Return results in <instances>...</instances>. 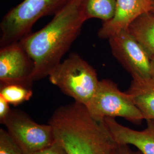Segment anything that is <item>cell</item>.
<instances>
[{
    "instance_id": "obj_1",
    "label": "cell",
    "mask_w": 154,
    "mask_h": 154,
    "mask_svg": "<svg viewBox=\"0 0 154 154\" xmlns=\"http://www.w3.org/2000/svg\"><path fill=\"white\" fill-rule=\"evenodd\" d=\"M87 20L82 0H71L44 28L19 41L34 62L33 81L48 77L62 61Z\"/></svg>"
},
{
    "instance_id": "obj_2",
    "label": "cell",
    "mask_w": 154,
    "mask_h": 154,
    "mask_svg": "<svg viewBox=\"0 0 154 154\" xmlns=\"http://www.w3.org/2000/svg\"><path fill=\"white\" fill-rule=\"evenodd\" d=\"M49 124L68 154H112L116 145L103 120L93 118L75 101L57 109Z\"/></svg>"
},
{
    "instance_id": "obj_3",
    "label": "cell",
    "mask_w": 154,
    "mask_h": 154,
    "mask_svg": "<svg viewBox=\"0 0 154 154\" xmlns=\"http://www.w3.org/2000/svg\"><path fill=\"white\" fill-rule=\"evenodd\" d=\"M48 77L61 91L85 106L93 98L100 81L96 70L76 53L61 61Z\"/></svg>"
},
{
    "instance_id": "obj_4",
    "label": "cell",
    "mask_w": 154,
    "mask_h": 154,
    "mask_svg": "<svg viewBox=\"0 0 154 154\" xmlns=\"http://www.w3.org/2000/svg\"><path fill=\"white\" fill-rule=\"evenodd\" d=\"M71 0H23L8 11L0 23V46L19 42L42 17L54 16Z\"/></svg>"
},
{
    "instance_id": "obj_5",
    "label": "cell",
    "mask_w": 154,
    "mask_h": 154,
    "mask_svg": "<svg viewBox=\"0 0 154 154\" xmlns=\"http://www.w3.org/2000/svg\"><path fill=\"white\" fill-rule=\"evenodd\" d=\"M85 106L90 115L98 121L121 117L134 124H140L144 119L131 95L121 91L109 79L99 81L93 98Z\"/></svg>"
},
{
    "instance_id": "obj_6",
    "label": "cell",
    "mask_w": 154,
    "mask_h": 154,
    "mask_svg": "<svg viewBox=\"0 0 154 154\" xmlns=\"http://www.w3.org/2000/svg\"><path fill=\"white\" fill-rule=\"evenodd\" d=\"M1 123L5 126L23 154H34L55 141L53 129L50 124L37 123L22 111L11 109Z\"/></svg>"
},
{
    "instance_id": "obj_7",
    "label": "cell",
    "mask_w": 154,
    "mask_h": 154,
    "mask_svg": "<svg viewBox=\"0 0 154 154\" xmlns=\"http://www.w3.org/2000/svg\"><path fill=\"white\" fill-rule=\"evenodd\" d=\"M109 41L112 55L132 78H151V57L127 30Z\"/></svg>"
},
{
    "instance_id": "obj_8",
    "label": "cell",
    "mask_w": 154,
    "mask_h": 154,
    "mask_svg": "<svg viewBox=\"0 0 154 154\" xmlns=\"http://www.w3.org/2000/svg\"><path fill=\"white\" fill-rule=\"evenodd\" d=\"M34 65L20 42L1 48V85L16 83L31 88Z\"/></svg>"
},
{
    "instance_id": "obj_9",
    "label": "cell",
    "mask_w": 154,
    "mask_h": 154,
    "mask_svg": "<svg viewBox=\"0 0 154 154\" xmlns=\"http://www.w3.org/2000/svg\"><path fill=\"white\" fill-rule=\"evenodd\" d=\"M151 11V0H116V11L109 21L103 22L98 35L109 39L128 30L130 25L145 13Z\"/></svg>"
},
{
    "instance_id": "obj_10",
    "label": "cell",
    "mask_w": 154,
    "mask_h": 154,
    "mask_svg": "<svg viewBox=\"0 0 154 154\" xmlns=\"http://www.w3.org/2000/svg\"><path fill=\"white\" fill-rule=\"evenodd\" d=\"M103 121L117 144L134 146L142 154H154V120H146L147 127L142 131L125 126L114 118Z\"/></svg>"
},
{
    "instance_id": "obj_11",
    "label": "cell",
    "mask_w": 154,
    "mask_h": 154,
    "mask_svg": "<svg viewBox=\"0 0 154 154\" xmlns=\"http://www.w3.org/2000/svg\"><path fill=\"white\" fill-rule=\"evenodd\" d=\"M142 114L145 120H154V79L132 78L127 91Z\"/></svg>"
},
{
    "instance_id": "obj_12",
    "label": "cell",
    "mask_w": 154,
    "mask_h": 154,
    "mask_svg": "<svg viewBox=\"0 0 154 154\" xmlns=\"http://www.w3.org/2000/svg\"><path fill=\"white\" fill-rule=\"evenodd\" d=\"M151 58L154 55V12L149 11L139 17L127 30Z\"/></svg>"
},
{
    "instance_id": "obj_13",
    "label": "cell",
    "mask_w": 154,
    "mask_h": 154,
    "mask_svg": "<svg viewBox=\"0 0 154 154\" xmlns=\"http://www.w3.org/2000/svg\"><path fill=\"white\" fill-rule=\"evenodd\" d=\"M116 0H82L83 11L88 20L98 18L106 22L115 14Z\"/></svg>"
},
{
    "instance_id": "obj_14",
    "label": "cell",
    "mask_w": 154,
    "mask_h": 154,
    "mask_svg": "<svg viewBox=\"0 0 154 154\" xmlns=\"http://www.w3.org/2000/svg\"><path fill=\"white\" fill-rule=\"evenodd\" d=\"M0 95L10 104L16 106L28 101L33 95L31 88L16 83L1 85Z\"/></svg>"
},
{
    "instance_id": "obj_15",
    "label": "cell",
    "mask_w": 154,
    "mask_h": 154,
    "mask_svg": "<svg viewBox=\"0 0 154 154\" xmlns=\"http://www.w3.org/2000/svg\"><path fill=\"white\" fill-rule=\"evenodd\" d=\"M0 154H23L8 131L0 129Z\"/></svg>"
},
{
    "instance_id": "obj_16",
    "label": "cell",
    "mask_w": 154,
    "mask_h": 154,
    "mask_svg": "<svg viewBox=\"0 0 154 154\" xmlns=\"http://www.w3.org/2000/svg\"><path fill=\"white\" fill-rule=\"evenodd\" d=\"M33 154H68L65 148L55 140L49 146Z\"/></svg>"
},
{
    "instance_id": "obj_17",
    "label": "cell",
    "mask_w": 154,
    "mask_h": 154,
    "mask_svg": "<svg viewBox=\"0 0 154 154\" xmlns=\"http://www.w3.org/2000/svg\"><path fill=\"white\" fill-rule=\"evenodd\" d=\"M9 103L0 95V121H3L9 115L11 109L9 107Z\"/></svg>"
},
{
    "instance_id": "obj_18",
    "label": "cell",
    "mask_w": 154,
    "mask_h": 154,
    "mask_svg": "<svg viewBox=\"0 0 154 154\" xmlns=\"http://www.w3.org/2000/svg\"><path fill=\"white\" fill-rule=\"evenodd\" d=\"M112 154H142L139 151H134L128 145L118 144L116 145L114 149Z\"/></svg>"
},
{
    "instance_id": "obj_19",
    "label": "cell",
    "mask_w": 154,
    "mask_h": 154,
    "mask_svg": "<svg viewBox=\"0 0 154 154\" xmlns=\"http://www.w3.org/2000/svg\"><path fill=\"white\" fill-rule=\"evenodd\" d=\"M151 78L154 79V55L151 58Z\"/></svg>"
},
{
    "instance_id": "obj_20",
    "label": "cell",
    "mask_w": 154,
    "mask_h": 154,
    "mask_svg": "<svg viewBox=\"0 0 154 154\" xmlns=\"http://www.w3.org/2000/svg\"><path fill=\"white\" fill-rule=\"evenodd\" d=\"M151 11L154 12V0H151Z\"/></svg>"
}]
</instances>
